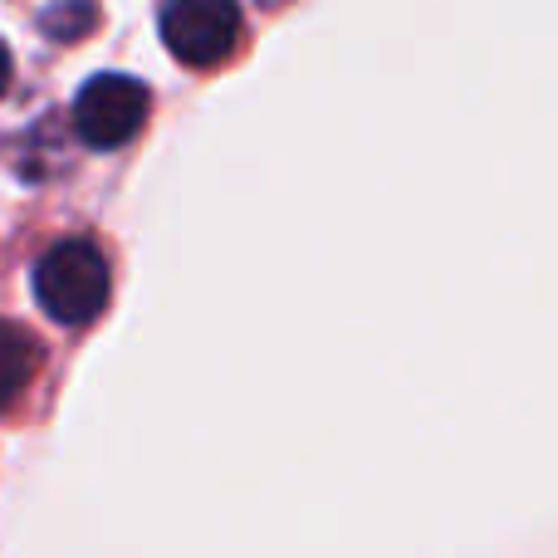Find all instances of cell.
<instances>
[{"label": "cell", "instance_id": "1", "mask_svg": "<svg viewBox=\"0 0 558 558\" xmlns=\"http://www.w3.org/2000/svg\"><path fill=\"white\" fill-rule=\"evenodd\" d=\"M35 299L54 324L84 328L108 304V260L94 241H59L35 265Z\"/></svg>", "mask_w": 558, "mask_h": 558}, {"label": "cell", "instance_id": "2", "mask_svg": "<svg viewBox=\"0 0 558 558\" xmlns=\"http://www.w3.org/2000/svg\"><path fill=\"white\" fill-rule=\"evenodd\" d=\"M162 45L186 69H221L241 45V5L235 0H162Z\"/></svg>", "mask_w": 558, "mask_h": 558}, {"label": "cell", "instance_id": "3", "mask_svg": "<svg viewBox=\"0 0 558 558\" xmlns=\"http://www.w3.org/2000/svg\"><path fill=\"white\" fill-rule=\"evenodd\" d=\"M147 108H153V98H147V88L137 84V78L98 74V78H88L74 98V133L84 137L88 147H98V153H113V147L133 143V137L143 133Z\"/></svg>", "mask_w": 558, "mask_h": 558}, {"label": "cell", "instance_id": "4", "mask_svg": "<svg viewBox=\"0 0 558 558\" xmlns=\"http://www.w3.org/2000/svg\"><path fill=\"white\" fill-rule=\"evenodd\" d=\"M39 363H45V353H39L35 338H29L20 324L0 318V412H5V407L15 402L29 383H35Z\"/></svg>", "mask_w": 558, "mask_h": 558}, {"label": "cell", "instance_id": "5", "mask_svg": "<svg viewBox=\"0 0 558 558\" xmlns=\"http://www.w3.org/2000/svg\"><path fill=\"white\" fill-rule=\"evenodd\" d=\"M88 20H94V10L84 5V0H69V5H59V10H49L45 15V25L54 29V39H78L88 29Z\"/></svg>", "mask_w": 558, "mask_h": 558}, {"label": "cell", "instance_id": "6", "mask_svg": "<svg viewBox=\"0 0 558 558\" xmlns=\"http://www.w3.org/2000/svg\"><path fill=\"white\" fill-rule=\"evenodd\" d=\"M10 88V49H5V39H0V94Z\"/></svg>", "mask_w": 558, "mask_h": 558}]
</instances>
